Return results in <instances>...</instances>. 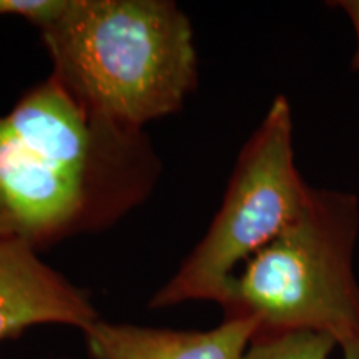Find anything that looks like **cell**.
<instances>
[{
    "instance_id": "cell-5",
    "label": "cell",
    "mask_w": 359,
    "mask_h": 359,
    "mask_svg": "<svg viewBox=\"0 0 359 359\" xmlns=\"http://www.w3.org/2000/svg\"><path fill=\"white\" fill-rule=\"evenodd\" d=\"M98 320L87 291L42 262L30 245L0 238V344L35 326L85 331Z\"/></svg>"
},
{
    "instance_id": "cell-8",
    "label": "cell",
    "mask_w": 359,
    "mask_h": 359,
    "mask_svg": "<svg viewBox=\"0 0 359 359\" xmlns=\"http://www.w3.org/2000/svg\"><path fill=\"white\" fill-rule=\"evenodd\" d=\"M65 7L67 0H0V15L22 17L40 30L55 20Z\"/></svg>"
},
{
    "instance_id": "cell-9",
    "label": "cell",
    "mask_w": 359,
    "mask_h": 359,
    "mask_svg": "<svg viewBox=\"0 0 359 359\" xmlns=\"http://www.w3.org/2000/svg\"><path fill=\"white\" fill-rule=\"evenodd\" d=\"M330 6L339 7L341 11L346 12L349 20H351L354 35H356V52L353 55L351 67L353 70L359 72V0H339V2H333Z\"/></svg>"
},
{
    "instance_id": "cell-1",
    "label": "cell",
    "mask_w": 359,
    "mask_h": 359,
    "mask_svg": "<svg viewBox=\"0 0 359 359\" xmlns=\"http://www.w3.org/2000/svg\"><path fill=\"white\" fill-rule=\"evenodd\" d=\"M145 130L92 114L53 75L0 116V238L37 251L102 233L155 191Z\"/></svg>"
},
{
    "instance_id": "cell-2",
    "label": "cell",
    "mask_w": 359,
    "mask_h": 359,
    "mask_svg": "<svg viewBox=\"0 0 359 359\" xmlns=\"http://www.w3.org/2000/svg\"><path fill=\"white\" fill-rule=\"evenodd\" d=\"M40 37L50 75L125 128L178 111L198 80L190 19L172 0H67Z\"/></svg>"
},
{
    "instance_id": "cell-3",
    "label": "cell",
    "mask_w": 359,
    "mask_h": 359,
    "mask_svg": "<svg viewBox=\"0 0 359 359\" xmlns=\"http://www.w3.org/2000/svg\"><path fill=\"white\" fill-rule=\"evenodd\" d=\"M358 233V196L313 188L299 218L231 278L223 320L255 321V338L311 331L333 336L338 346L356 338Z\"/></svg>"
},
{
    "instance_id": "cell-6",
    "label": "cell",
    "mask_w": 359,
    "mask_h": 359,
    "mask_svg": "<svg viewBox=\"0 0 359 359\" xmlns=\"http://www.w3.org/2000/svg\"><path fill=\"white\" fill-rule=\"evenodd\" d=\"M257 330L251 320H223L208 331L98 320L83 336L92 359H243Z\"/></svg>"
},
{
    "instance_id": "cell-4",
    "label": "cell",
    "mask_w": 359,
    "mask_h": 359,
    "mask_svg": "<svg viewBox=\"0 0 359 359\" xmlns=\"http://www.w3.org/2000/svg\"><path fill=\"white\" fill-rule=\"evenodd\" d=\"M311 190L296 168L291 107L280 95L241 148L222 206L205 236L155 293L150 306L222 304L238 264L299 218Z\"/></svg>"
},
{
    "instance_id": "cell-10",
    "label": "cell",
    "mask_w": 359,
    "mask_h": 359,
    "mask_svg": "<svg viewBox=\"0 0 359 359\" xmlns=\"http://www.w3.org/2000/svg\"><path fill=\"white\" fill-rule=\"evenodd\" d=\"M343 349V359H359V336L339 344Z\"/></svg>"
},
{
    "instance_id": "cell-7",
    "label": "cell",
    "mask_w": 359,
    "mask_h": 359,
    "mask_svg": "<svg viewBox=\"0 0 359 359\" xmlns=\"http://www.w3.org/2000/svg\"><path fill=\"white\" fill-rule=\"evenodd\" d=\"M338 346L333 336L298 331L251 339L243 359H330Z\"/></svg>"
}]
</instances>
